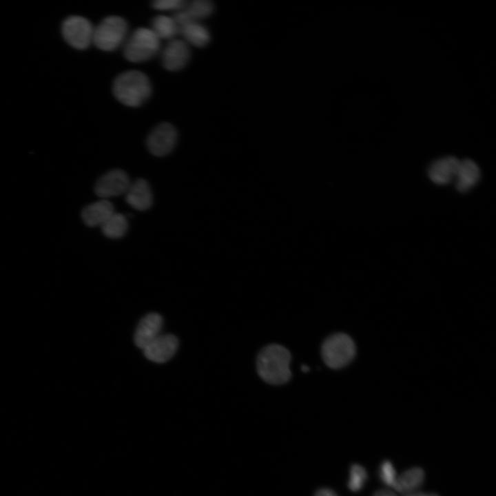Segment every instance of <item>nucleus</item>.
I'll use <instances>...</instances> for the list:
<instances>
[{
	"label": "nucleus",
	"instance_id": "10",
	"mask_svg": "<svg viewBox=\"0 0 496 496\" xmlns=\"http://www.w3.org/2000/svg\"><path fill=\"white\" fill-rule=\"evenodd\" d=\"M178 345V339L174 335L158 336L143 349L144 354L149 360L158 363L165 362L174 355Z\"/></svg>",
	"mask_w": 496,
	"mask_h": 496
},
{
	"label": "nucleus",
	"instance_id": "9",
	"mask_svg": "<svg viewBox=\"0 0 496 496\" xmlns=\"http://www.w3.org/2000/svg\"><path fill=\"white\" fill-rule=\"evenodd\" d=\"M189 58L188 44L184 40L178 39H171L161 53L162 65L169 71L181 70L187 64Z\"/></svg>",
	"mask_w": 496,
	"mask_h": 496
},
{
	"label": "nucleus",
	"instance_id": "6",
	"mask_svg": "<svg viewBox=\"0 0 496 496\" xmlns=\"http://www.w3.org/2000/svg\"><path fill=\"white\" fill-rule=\"evenodd\" d=\"M61 32L65 41L75 49H86L92 43L94 27L83 17L75 15L65 19Z\"/></svg>",
	"mask_w": 496,
	"mask_h": 496
},
{
	"label": "nucleus",
	"instance_id": "19",
	"mask_svg": "<svg viewBox=\"0 0 496 496\" xmlns=\"http://www.w3.org/2000/svg\"><path fill=\"white\" fill-rule=\"evenodd\" d=\"M103 234L110 238H122L127 232L128 223L125 216L114 212L101 225Z\"/></svg>",
	"mask_w": 496,
	"mask_h": 496
},
{
	"label": "nucleus",
	"instance_id": "8",
	"mask_svg": "<svg viewBox=\"0 0 496 496\" xmlns=\"http://www.w3.org/2000/svg\"><path fill=\"white\" fill-rule=\"evenodd\" d=\"M176 141V128L169 123H163L150 132L146 145L151 154L156 156H163L172 152Z\"/></svg>",
	"mask_w": 496,
	"mask_h": 496
},
{
	"label": "nucleus",
	"instance_id": "11",
	"mask_svg": "<svg viewBox=\"0 0 496 496\" xmlns=\"http://www.w3.org/2000/svg\"><path fill=\"white\" fill-rule=\"evenodd\" d=\"M163 324L162 317L155 313L145 316L138 323L134 342L137 347L144 349L159 335Z\"/></svg>",
	"mask_w": 496,
	"mask_h": 496
},
{
	"label": "nucleus",
	"instance_id": "21",
	"mask_svg": "<svg viewBox=\"0 0 496 496\" xmlns=\"http://www.w3.org/2000/svg\"><path fill=\"white\" fill-rule=\"evenodd\" d=\"M368 479L366 471L358 464H353L350 469V478L348 487L353 492H358L362 489Z\"/></svg>",
	"mask_w": 496,
	"mask_h": 496
},
{
	"label": "nucleus",
	"instance_id": "4",
	"mask_svg": "<svg viewBox=\"0 0 496 496\" xmlns=\"http://www.w3.org/2000/svg\"><path fill=\"white\" fill-rule=\"evenodd\" d=\"M128 25L118 16H109L94 28L92 43L100 50L113 51L127 39Z\"/></svg>",
	"mask_w": 496,
	"mask_h": 496
},
{
	"label": "nucleus",
	"instance_id": "5",
	"mask_svg": "<svg viewBox=\"0 0 496 496\" xmlns=\"http://www.w3.org/2000/svg\"><path fill=\"white\" fill-rule=\"evenodd\" d=\"M355 355V345L347 334L338 333L328 337L322 343L321 355L327 366L338 369L347 365Z\"/></svg>",
	"mask_w": 496,
	"mask_h": 496
},
{
	"label": "nucleus",
	"instance_id": "25",
	"mask_svg": "<svg viewBox=\"0 0 496 496\" xmlns=\"http://www.w3.org/2000/svg\"><path fill=\"white\" fill-rule=\"evenodd\" d=\"M373 496H396V495L391 490L382 489L377 490Z\"/></svg>",
	"mask_w": 496,
	"mask_h": 496
},
{
	"label": "nucleus",
	"instance_id": "12",
	"mask_svg": "<svg viewBox=\"0 0 496 496\" xmlns=\"http://www.w3.org/2000/svg\"><path fill=\"white\" fill-rule=\"evenodd\" d=\"M125 194L126 203L138 211L149 209L152 205L153 196L150 186L143 178H138L131 183Z\"/></svg>",
	"mask_w": 496,
	"mask_h": 496
},
{
	"label": "nucleus",
	"instance_id": "1",
	"mask_svg": "<svg viewBox=\"0 0 496 496\" xmlns=\"http://www.w3.org/2000/svg\"><path fill=\"white\" fill-rule=\"evenodd\" d=\"M291 353L285 347L271 344L259 352L256 360L259 376L267 384L281 385L287 382L291 373L289 368Z\"/></svg>",
	"mask_w": 496,
	"mask_h": 496
},
{
	"label": "nucleus",
	"instance_id": "18",
	"mask_svg": "<svg viewBox=\"0 0 496 496\" xmlns=\"http://www.w3.org/2000/svg\"><path fill=\"white\" fill-rule=\"evenodd\" d=\"M161 39H173L179 33V28L172 17L158 15L151 22V28Z\"/></svg>",
	"mask_w": 496,
	"mask_h": 496
},
{
	"label": "nucleus",
	"instance_id": "16",
	"mask_svg": "<svg viewBox=\"0 0 496 496\" xmlns=\"http://www.w3.org/2000/svg\"><path fill=\"white\" fill-rule=\"evenodd\" d=\"M179 33L188 44L203 48L210 41V33L208 29L198 21H190L179 28Z\"/></svg>",
	"mask_w": 496,
	"mask_h": 496
},
{
	"label": "nucleus",
	"instance_id": "14",
	"mask_svg": "<svg viewBox=\"0 0 496 496\" xmlns=\"http://www.w3.org/2000/svg\"><path fill=\"white\" fill-rule=\"evenodd\" d=\"M114 213L112 203L101 199L85 207L81 213L84 223L88 227L101 226Z\"/></svg>",
	"mask_w": 496,
	"mask_h": 496
},
{
	"label": "nucleus",
	"instance_id": "27",
	"mask_svg": "<svg viewBox=\"0 0 496 496\" xmlns=\"http://www.w3.org/2000/svg\"><path fill=\"white\" fill-rule=\"evenodd\" d=\"M301 370L303 372H307L309 370V368L307 366L303 364L301 366Z\"/></svg>",
	"mask_w": 496,
	"mask_h": 496
},
{
	"label": "nucleus",
	"instance_id": "17",
	"mask_svg": "<svg viewBox=\"0 0 496 496\" xmlns=\"http://www.w3.org/2000/svg\"><path fill=\"white\" fill-rule=\"evenodd\" d=\"M424 477L421 468H410L397 477L393 488L402 493H412L423 484Z\"/></svg>",
	"mask_w": 496,
	"mask_h": 496
},
{
	"label": "nucleus",
	"instance_id": "13",
	"mask_svg": "<svg viewBox=\"0 0 496 496\" xmlns=\"http://www.w3.org/2000/svg\"><path fill=\"white\" fill-rule=\"evenodd\" d=\"M460 160L447 156L435 161L428 169L429 178L437 185H446L455 179Z\"/></svg>",
	"mask_w": 496,
	"mask_h": 496
},
{
	"label": "nucleus",
	"instance_id": "2",
	"mask_svg": "<svg viewBox=\"0 0 496 496\" xmlns=\"http://www.w3.org/2000/svg\"><path fill=\"white\" fill-rule=\"evenodd\" d=\"M113 94L121 103L138 107L149 97L152 86L148 77L138 70L125 71L116 76L112 87Z\"/></svg>",
	"mask_w": 496,
	"mask_h": 496
},
{
	"label": "nucleus",
	"instance_id": "22",
	"mask_svg": "<svg viewBox=\"0 0 496 496\" xmlns=\"http://www.w3.org/2000/svg\"><path fill=\"white\" fill-rule=\"evenodd\" d=\"M380 480L384 484L393 488L397 479V474L392 463L385 460L381 463L378 471Z\"/></svg>",
	"mask_w": 496,
	"mask_h": 496
},
{
	"label": "nucleus",
	"instance_id": "15",
	"mask_svg": "<svg viewBox=\"0 0 496 496\" xmlns=\"http://www.w3.org/2000/svg\"><path fill=\"white\" fill-rule=\"evenodd\" d=\"M480 175L479 167L473 161H460L455 177L457 189L460 192L468 191L478 183Z\"/></svg>",
	"mask_w": 496,
	"mask_h": 496
},
{
	"label": "nucleus",
	"instance_id": "3",
	"mask_svg": "<svg viewBox=\"0 0 496 496\" xmlns=\"http://www.w3.org/2000/svg\"><path fill=\"white\" fill-rule=\"evenodd\" d=\"M160 46V39L151 29L138 28L127 38L123 55L131 62H143L153 58L159 52Z\"/></svg>",
	"mask_w": 496,
	"mask_h": 496
},
{
	"label": "nucleus",
	"instance_id": "26",
	"mask_svg": "<svg viewBox=\"0 0 496 496\" xmlns=\"http://www.w3.org/2000/svg\"><path fill=\"white\" fill-rule=\"evenodd\" d=\"M407 496H438L436 494L434 493H416L413 494H410Z\"/></svg>",
	"mask_w": 496,
	"mask_h": 496
},
{
	"label": "nucleus",
	"instance_id": "24",
	"mask_svg": "<svg viewBox=\"0 0 496 496\" xmlns=\"http://www.w3.org/2000/svg\"><path fill=\"white\" fill-rule=\"evenodd\" d=\"M314 496H338V495L333 490L321 488L316 492Z\"/></svg>",
	"mask_w": 496,
	"mask_h": 496
},
{
	"label": "nucleus",
	"instance_id": "7",
	"mask_svg": "<svg viewBox=\"0 0 496 496\" xmlns=\"http://www.w3.org/2000/svg\"><path fill=\"white\" fill-rule=\"evenodd\" d=\"M131 182L127 173L121 169H111L97 180L94 191L102 199L125 194Z\"/></svg>",
	"mask_w": 496,
	"mask_h": 496
},
{
	"label": "nucleus",
	"instance_id": "20",
	"mask_svg": "<svg viewBox=\"0 0 496 496\" xmlns=\"http://www.w3.org/2000/svg\"><path fill=\"white\" fill-rule=\"evenodd\" d=\"M183 10L192 21H198L209 17L214 10V6L209 0H193L187 1Z\"/></svg>",
	"mask_w": 496,
	"mask_h": 496
},
{
	"label": "nucleus",
	"instance_id": "23",
	"mask_svg": "<svg viewBox=\"0 0 496 496\" xmlns=\"http://www.w3.org/2000/svg\"><path fill=\"white\" fill-rule=\"evenodd\" d=\"M186 3L184 0H158L154 1L152 6L158 10H180L185 7Z\"/></svg>",
	"mask_w": 496,
	"mask_h": 496
}]
</instances>
